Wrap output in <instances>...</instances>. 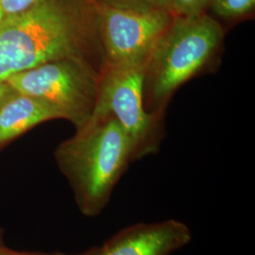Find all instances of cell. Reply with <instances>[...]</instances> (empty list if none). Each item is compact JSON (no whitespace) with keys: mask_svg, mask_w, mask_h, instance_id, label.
Masks as SVG:
<instances>
[{"mask_svg":"<svg viewBox=\"0 0 255 255\" xmlns=\"http://www.w3.org/2000/svg\"><path fill=\"white\" fill-rule=\"evenodd\" d=\"M102 72L89 62L64 59L15 74L6 82L19 95L52 106L63 119L73 121L81 128L94 115Z\"/></svg>","mask_w":255,"mask_h":255,"instance_id":"obj_4","label":"cell"},{"mask_svg":"<svg viewBox=\"0 0 255 255\" xmlns=\"http://www.w3.org/2000/svg\"><path fill=\"white\" fill-rule=\"evenodd\" d=\"M5 18V15H4V12H3V9H2V7H1V4H0V22L3 20V19Z\"/></svg>","mask_w":255,"mask_h":255,"instance_id":"obj_16","label":"cell"},{"mask_svg":"<svg viewBox=\"0 0 255 255\" xmlns=\"http://www.w3.org/2000/svg\"><path fill=\"white\" fill-rule=\"evenodd\" d=\"M223 39V27L206 11L174 16L146 62L144 78L146 111L163 117L174 93L213 63Z\"/></svg>","mask_w":255,"mask_h":255,"instance_id":"obj_3","label":"cell"},{"mask_svg":"<svg viewBox=\"0 0 255 255\" xmlns=\"http://www.w3.org/2000/svg\"><path fill=\"white\" fill-rule=\"evenodd\" d=\"M191 230L182 221L167 219L138 223L119 231L92 255H170L188 245Z\"/></svg>","mask_w":255,"mask_h":255,"instance_id":"obj_7","label":"cell"},{"mask_svg":"<svg viewBox=\"0 0 255 255\" xmlns=\"http://www.w3.org/2000/svg\"><path fill=\"white\" fill-rule=\"evenodd\" d=\"M57 159L72 185L79 209L89 218L105 209L132 162L127 135L109 114L93 117L79 128L77 135L58 149Z\"/></svg>","mask_w":255,"mask_h":255,"instance_id":"obj_2","label":"cell"},{"mask_svg":"<svg viewBox=\"0 0 255 255\" xmlns=\"http://www.w3.org/2000/svg\"><path fill=\"white\" fill-rule=\"evenodd\" d=\"M54 119L63 118L52 106L25 95H19L0 108V144L44 121Z\"/></svg>","mask_w":255,"mask_h":255,"instance_id":"obj_8","label":"cell"},{"mask_svg":"<svg viewBox=\"0 0 255 255\" xmlns=\"http://www.w3.org/2000/svg\"><path fill=\"white\" fill-rule=\"evenodd\" d=\"M9 86L8 84H4L3 82H0V101H2L6 95L9 92Z\"/></svg>","mask_w":255,"mask_h":255,"instance_id":"obj_14","label":"cell"},{"mask_svg":"<svg viewBox=\"0 0 255 255\" xmlns=\"http://www.w3.org/2000/svg\"><path fill=\"white\" fill-rule=\"evenodd\" d=\"M92 251H93V249L91 250H89V251H87V252H85V253H83V254H80V255H92ZM55 255H63V254H56Z\"/></svg>","mask_w":255,"mask_h":255,"instance_id":"obj_15","label":"cell"},{"mask_svg":"<svg viewBox=\"0 0 255 255\" xmlns=\"http://www.w3.org/2000/svg\"><path fill=\"white\" fill-rule=\"evenodd\" d=\"M4 243H3V234L0 232V247L3 246Z\"/></svg>","mask_w":255,"mask_h":255,"instance_id":"obj_17","label":"cell"},{"mask_svg":"<svg viewBox=\"0 0 255 255\" xmlns=\"http://www.w3.org/2000/svg\"><path fill=\"white\" fill-rule=\"evenodd\" d=\"M95 2L117 9L165 10L172 12L171 0H95Z\"/></svg>","mask_w":255,"mask_h":255,"instance_id":"obj_10","label":"cell"},{"mask_svg":"<svg viewBox=\"0 0 255 255\" xmlns=\"http://www.w3.org/2000/svg\"><path fill=\"white\" fill-rule=\"evenodd\" d=\"M255 0H213L210 7L220 18H242L255 9Z\"/></svg>","mask_w":255,"mask_h":255,"instance_id":"obj_9","label":"cell"},{"mask_svg":"<svg viewBox=\"0 0 255 255\" xmlns=\"http://www.w3.org/2000/svg\"><path fill=\"white\" fill-rule=\"evenodd\" d=\"M64 59L83 60L104 70L95 0H42L0 22V82Z\"/></svg>","mask_w":255,"mask_h":255,"instance_id":"obj_1","label":"cell"},{"mask_svg":"<svg viewBox=\"0 0 255 255\" xmlns=\"http://www.w3.org/2000/svg\"><path fill=\"white\" fill-rule=\"evenodd\" d=\"M56 254L48 255V254H37V253H25V252H17L12 251L6 248L5 245L0 247V255H55Z\"/></svg>","mask_w":255,"mask_h":255,"instance_id":"obj_13","label":"cell"},{"mask_svg":"<svg viewBox=\"0 0 255 255\" xmlns=\"http://www.w3.org/2000/svg\"><path fill=\"white\" fill-rule=\"evenodd\" d=\"M213 0H171L175 16H187L205 12Z\"/></svg>","mask_w":255,"mask_h":255,"instance_id":"obj_11","label":"cell"},{"mask_svg":"<svg viewBox=\"0 0 255 255\" xmlns=\"http://www.w3.org/2000/svg\"><path fill=\"white\" fill-rule=\"evenodd\" d=\"M98 9L104 69L146 64L175 16L171 11L117 9L101 4Z\"/></svg>","mask_w":255,"mask_h":255,"instance_id":"obj_6","label":"cell"},{"mask_svg":"<svg viewBox=\"0 0 255 255\" xmlns=\"http://www.w3.org/2000/svg\"><path fill=\"white\" fill-rule=\"evenodd\" d=\"M146 65L104 69L93 115L109 114L119 122L128 139L132 162L155 154L163 139V117L149 113L145 105Z\"/></svg>","mask_w":255,"mask_h":255,"instance_id":"obj_5","label":"cell"},{"mask_svg":"<svg viewBox=\"0 0 255 255\" xmlns=\"http://www.w3.org/2000/svg\"><path fill=\"white\" fill-rule=\"evenodd\" d=\"M42 0H0L5 17L17 15L36 6Z\"/></svg>","mask_w":255,"mask_h":255,"instance_id":"obj_12","label":"cell"}]
</instances>
